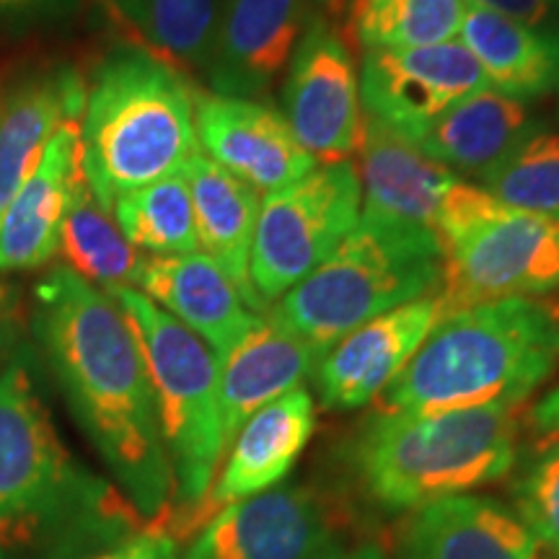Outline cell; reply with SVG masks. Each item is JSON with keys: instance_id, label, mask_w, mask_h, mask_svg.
I'll use <instances>...</instances> for the list:
<instances>
[{"instance_id": "74e56055", "label": "cell", "mask_w": 559, "mask_h": 559, "mask_svg": "<svg viewBox=\"0 0 559 559\" xmlns=\"http://www.w3.org/2000/svg\"><path fill=\"white\" fill-rule=\"evenodd\" d=\"M557 120H559V109H557Z\"/></svg>"}, {"instance_id": "5bb4252c", "label": "cell", "mask_w": 559, "mask_h": 559, "mask_svg": "<svg viewBox=\"0 0 559 559\" xmlns=\"http://www.w3.org/2000/svg\"><path fill=\"white\" fill-rule=\"evenodd\" d=\"M194 128L200 151L260 194L283 190L317 166V158L293 135L283 111L262 102L200 94Z\"/></svg>"}, {"instance_id": "484cf974", "label": "cell", "mask_w": 559, "mask_h": 559, "mask_svg": "<svg viewBox=\"0 0 559 559\" xmlns=\"http://www.w3.org/2000/svg\"><path fill=\"white\" fill-rule=\"evenodd\" d=\"M58 254L62 267L109 293L115 288H132L145 257L124 239V234L91 194L86 177L75 187L68 215L62 221Z\"/></svg>"}, {"instance_id": "ac0fdd59", "label": "cell", "mask_w": 559, "mask_h": 559, "mask_svg": "<svg viewBox=\"0 0 559 559\" xmlns=\"http://www.w3.org/2000/svg\"><path fill=\"white\" fill-rule=\"evenodd\" d=\"M132 288L151 298L213 349L218 362L262 317L243 304L218 262L202 251L179 257H145Z\"/></svg>"}, {"instance_id": "277c9868", "label": "cell", "mask_w": 559, "mask_h": 559, "mask_svg": "<svg viewBox=\"0 0 559 559\" xmlns=\"http://www.w3.org/2000/svg\"><path fill=\"white\" fill-rule=\"evenodd\" d=\"M190 81L143 45L96 62L81 115V169L104 210L124 192L185 174L200 151Z\"/></svg>"}, {"instance_id": "8992f818", "label": "cell", "mask_w": 559, "mask_h": 559, "mask_svg": "<svg viewBox=\"0 0 559 559\" xmlns=\"http://www.w3.org/2000/svg\"><path fill=\"white\" fill-rule=\"evenodd\" d=\"M440 280L443 243L436 230L360 213L358 226L267 309V319L324 355L366 321L438 293Z\"/></svg>"}, {"instance_id": "30bf717a", "label": "cell", "mask_w": 559, "mask_h": 559, "mask_svg": "<svg viewBox=\"0 0 559 559\" xmlns=\"http://www.w3.org/2000/svg\"><path fill=\"white\" fill-rule=\"evenodd\" d=\"M358 83L366 117L409 143L466 96L489 88L485 70L456 39L407 50H366Z\"/></svg>"}, {"instance_id": "52a82bcc", "label": "cell", "mask_w": 559, "mask_h": 559, "mask_svg": "<svg viewBox=\"0 0 559 559\" xmlns=\"http://www.w3.org/2000/svg\"><path fill=\"white\" fill-rule=\"evenodd\" d=\"M107 296L128 319L148 368L174 474V500L200 510L228 449L218 402L221 362L198 334L140 290L115 288Z\"/></svg>"}, {"instance_id": "e575fe53", "label": "cell", "mask_w": 559, "mask_h": 559, "mask_svg": "<svg viewBox=\"0 0 559 559\" xmlns=\"http://www.w3.org/2000/svg\"><path fill=\"white\" fill-rule=\"evenodd\" d=\"M19 326H21L19 290L0 277V366H3V362L21 347Z\"/></svg>"}, {"instance_id": "836d02e7", "label": "cell", "mask_w": 559, "mask_h": 559, "mask_svg": "<svg viewBox=\"0 0 559 559\" xmlns=\"http://www.w3.org/2000/svg\"><path fill=\"white\" fill-rule=\"evenodd\" d=\"M91 559H179L177 542L166 531H143L130 536L120 547L102 551Z\"/></svg>"}, {"instance_id": "4fadbf2b", "label": "cell", "mask_w": 559, "mask_h": 559, "mask_svg": "<svg viewBox=\"0 0 559 559\" xmlns=\"http://www.w3.org/2000/svg\"><path fill=\"white\" fill-rule=\"evenodd\" d=\"M317 0H223L218 32L202 73L218 96L254 99L285 73Z\"/></svg>"}, {"instance_id": "1f68e13d", "label": "cell", "mask_w": 559, "mask_h": 559, "mask_svg": "<svg viewBox=\"0 0 559 559\" xmlns=\"http://www.w3.org/2000/svg\"><path fill=\"white\" fill-rule=\"evenodd\" d=\"M83 0H0V39L50 29L81 11Z\"/></svg>"}, {"instance_id": "7a4b0ae2", "label": "cell", "mask_w": 559, "mask_h": 559, "mask_svg": "<svg viewBox=\"0 0 559 559\" xmlns=\"http://www.w3.org/2000/svg\"><path fill=\"white\" fill-rule=\"evenodd\" d=\"M140 515L70 456L19 347L0 366V559H91L135 536Z\"/></svg>"}, {"instance_id": "9a60e30c", "label": "cell", "mask_w": 559, "mask_h": 559, "mask_svg": "<svg viewBox=\"0 0 559 559\" xmlns=\"http://www.w3.org/2000/svg\"><path fill=\"white\" fill-rule=\"evenodd\" d=\"M86 79L70 62H26L0 79V215L66 122H81Z\"/></svg>"}, {"instance_id": "6da1fadb", "label": "cell", "mask_w": 559, "mask_h": 559, "mask_svg": "<svg viewBox=\"0 0 559 559\" xmlns=\"http://www.w3.org/2000/svg\"><path fill=\"white\" fill-rule=\"evenodd\" d=\"M32 332L115 485L140 521H158L174 500L148 368L120 306L68 267L34 285Z\"/></svg>"}, {"instance_id": "4316f807", "label": "cell", "mask_w": 559, "mask_h": 559, "mask_svg": "<svg viewBox=\"0 0 559 559\" xmlns=\"http://www.w3.org/2000/svg\"><path fill=\"white\" fill-rule=\"evenodd\" d=\"M145 50L179 70H205L223 0H107Z\"/></svg>"}, {"instance_id": "603a6c76", "label": "cell", "mask_w": 559, "mask_h": 559, "mask_svg": "<svg viewBox=\"0 0 559 559\" xmlns=\"http://www.w3.org/2000/svg\"><path fill=\"white\" fill-rule=\"evenodd\" d=\"M185 179L190 185L202 254L218 262L251 311L264 313L249 275L251 241H254L262 194L241 179L230 177L202 151L194 153L185 169Z\"/></svg>"}, {"instance_id": "9c48e42d", "label": "cell", "mask_w": 559, "mask_h": 559, "mask_svg": "<svg viewBox=\"0 0 559 559\" xmlns=\"http://www.w3.org/2000/svg\"><path fill=\"white\" fill-rule=\"evenodd\" d=\"M362 192L349 160L317 164L264 194L251 241L249 275L262 311L309 277L358 226Z\"/></svg>"}, {"instance_id": "3957f363", "label": "cell", "mask_w": 559, "mask_h": 559, "mask_svg": "<svg viewBox=\"0 0 559 559\" xmlns=\"http://www.w3.org/2000/svg\"><path fill=\"white\" fill-rule=\"evenodd\" d=\"M559 366V309L506 298L445 313L383 391V412L521 407Z\"/></svg>"}, {"instance_id": "83f0119b", "label": "cell", "mask_w": 559, "mask_h": 559, "mask_svg": "<svg viewBox=\"0 0 559 559\" xmlns=\"http://www.w3.org/2000/svg\"><path fill=\"white\" fill-rule=\"evenodd\" d=\"M111 218L138 251L179 257L200 251L198 223L185 174L124 192L111 205Z\"/></svg>"}, {"instance_id": "ffe728a7", "label": "cell", "mask_w": 559, "mask_h": 559, "mask_svg": "<svg viewBox=\"0 0 559 559\" xmlns=\"http://www.w3.org/2000/svg\"><path fill=\"white\" fill-rule=\"evenodd\" d=\"M313 428H317V412L311 394L304 386L264 404L230 438L218 479L200 506L202 513L210 515L230 502L254 498L277 487L304 453Z\"/></svg>"}, {"instance_id": "7c38bea8", "label": "cell", "mask_w": 559, "mask_h": 559, "mask_svg": "<svg viewBox=\"0 0 559 559\" xmlns=\"http://www.w3.org/2000/svg\"><path fill=\"white\" fill-rule=\"evenodd\" d=\"M337 549L324 506L306 487H272L210 515L181 559H324Z\"/></svg>"}, {"instance_id": "5b68a950", "label": "cell", "mask_w": 559, "mask_h": 559, "mask_svg": "<svg viewBox=\"0 0 559 559\" xmlns=\"http://www.w3.org/2000/svg\"><path fill=\"white\" fill-rule=\"evenodd\" d=\"M519 443V407L381 412L355 443V466L381 508L419 510L508 477Z\"/></svg>"}, {"instance_id": "e0dca14e", "label": "cell", "mask_w": 559, "mask_h": 559, "mask_svg": "<svg viewBox=\"0 0 559 559\" xmlns=\"http://www.w3.org/2000/svg\"><path fill=\"white\" fill-rule=\"evenodd\" d=\"M81 179V128L66 122L0 215V277L41 270L58 257L62 221Z\"/></svg>"}, {"instance_id": "d6a6232c", "label": "cell", "mask_w": 559, "mask_h": 559, "mask_svg": "<svg viewBox=\"0 0 559 559\" xmlns=\"http://www.w3.org/2000/svg\"><path fill=\"white\" fill-rule=\"evenodd\" d=\"M469 5L500 13V16L559 34V0H466Z\"/></svg>"}, {"instance_id": "8d00e7d4", "label": "cell", "mask_w": 559, "mask_h": 559, "mask_svg": "<svg viewBox=\"0 0 559 559\" xmlns=\"http://www.w3.org/2000/svg\"><path fill=\"white\" fill-rule=\"evenodd\" d=\"M324 559H389V557H386V551H383L381 544L366 542V544H358V547H347V549L337 547L330 557H324Z\"/></svg>"}, {"instance_id": "d6986e66", "label": "cell", "mask_w": 559, "mask_h": 559, "mask_svg": "<svg viewBox=\"0 0 559 559\" xmlns=\"http://www.w3.org/2000/svg\"><path fill=\"white\" fill-rule=\"evenodd\" d=\"M400 559H551L513 508L459 495L412 513Z\"/></svg>"}, {"instance_id": "ba28073f", "label": "cell", "mask_w": 559, "mask_h": 559, "mask_svg": "<svg viewBox=\"0 0 559 559\" xmlns=\"http://www.w3.org/2000/svg\"><path fill=\"white\" fill-rule=\"evenodd\" d=\"M443 243L438 300L445 313L506 298L559 290V221L502 205L477 185L456 181L440 210Z\"/></svg>"}, {"instance_id": "8fae6325", "label": "cell", "mask_w": 559, "mask_h": 559, "mask_svg": "<svg viewBox=\"0 0 559 559\" xmlns=\"http://www.w3.org/2000/svg\"><path fill=\"white\" fill-rule=\"evenodd\" d=\"M283 117L313 158L332 164L360 148V83L347 41L321 13L306 26L288 62Z\"/></svg>"}, {"instance_id": "d590c367", "label": "cell", "mask_w": 559, "mask_h": 559, "mask_svg": "<svg viewBox=\"0 0 559 559\" xmlns=\"http://www.w3.org/2000/svg\"><path fill=\"white\" fill-rule=\"evenodd\" d=\"M531 425L544 445L559 443V386L536 402V407L531 409Z\"/></svg>"}, {"instance_id": "44dd1931", "label": "cell", "mask_w": 559, "mask_h": 559, "mask_svg": "<svg viewBox=\"0 0 559 559\" xmlns=\"http://www.w3.org/2000/svg\"><path fill=\"white\" fill-rule=\"evenodd\" d=\"M362 215L436 230L459 174L425 156L417 145L366 117L360 138Z\"/></svg>"}, {"instance_id": "d4e9b609", "label": "cell", "mask_w": 559, "mask_h": 559, "mask_svg": "<svg viewBox=\"0 0 559 559\" xmlns=\"http://www.w3.org/2000/svg\"><path fill=\"white\" fill-rule=\"evenodd\" d=\"M536 128L539 122L526 102L510 99L495 88H481L445 111L412 145L453 174L481 177Z\"/></svg>"}, {"instance_id": "4dcf8cb0", "label": "cell", "mask_w": 559, "mask_h": 559, "mask_svg": "<svg viewBox=\"0 0 559 559\" xmlns=\"http://www.w3.org/2000/svg\"><path fill=\"white\" fill-rule=\"evenodd\" d=\"M513 506L549 557L559 559V443L544 445L519 474Z\"/></svg>"}, {"instance_id": "f1b7e54d", "label": "cell", "mask_w": 559, "mask_h": 559, "mask_svg": "<svg viewBox=\"0 0 559 559\" xmlns=\"http://www.w3.org/2000/svg\"><path fill=\"white\" fill-rule=\"evenodd\" d=\"M347 13L366 50H407L456 39L466 0H349Z\"/></svg>"}, {"instance_id": "2e32d148", "label": "cell", "mask_w": 559, "mask_h": 559, "mask_svg": "<svg viewBox=\"0 0 559 559\" xmlns=\"http://www.w3.org/2000/svg\"><path fill=\"white\" fill-rule=\"evenodd\" d=\"M440 321L436 293L396 306L345 334L321 355L317 391L326 409H358L383 394Z\"/></svg>"}, {"instance_id": "7402d4cb", "label": "cell", "mask_w": 559, "mask_h": 559, "mask_svg": "<svg viewBox=\"0 0 559 559\" xmlns=\"http://www.w3.org/2000/svg\"><path fill=\"white\" fill-rule=\"evenodd\" d=\"M321 355L309 342L280 330L264 317L221 360L218 402L226 445L264 404L280 400L311 376Z\"/></svg>"}, {"instance_id": "f546056e", "label": "cell", "mask_w": 559, "mask_h": 559, "mask_svg": "<svg viewBox=\"0 0 559 559\" xmlns=\"http://www.w3.org/2000/svg\"><path fill=\"white\" fill-rule=\"evenodd\" d=\"M477 179L502 205L559 221V132L539 124Z\"/></svg>"}, {"instance_id": "cb8c5ba5", "label": "cell", "mask_w": 559, "mask_h": 559, "mask_svg": "<svg viewBox=\"0 0 559 559\" xmlns=\"http://www.w3.org/2000/svg\"><path fill=\"white\" fill-rule=\"evenodd\" d=\"M461 45L485 70L489 88L519 102L559 91V34L466 3Z\"/></svg>"}]
</instances>
